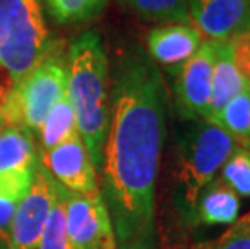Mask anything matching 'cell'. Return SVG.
<instances>
[{"instance_id":"1","label":"cell","mask_w":250,"mask_h":249,"mask_svg":"<svg viewBox=\"0 0 250 249\" xmlns=\"http://www.w3.org/2000/svg\"><path fill=\"white\" fill-rule=\"evenodd\" d=\"M104 146L105 204L121 249H152L155 186L167 135V88L141 47L125 50L111 79Z\"/></svg>"},{"instance_id":"2","label":"cell","mask_w":250,"mask_h":249,"mask_svg":"<svg viewBox=\"0 0 250 249\" xmlns=\"http://www.w3.org/2000/svg\"><path fill=\"white\" fill-rule=\"evenodd\" d=\"M66 65V96L76 115L79 136L97 168L102 165L110 125V67L97 31H86L71 42Z\"/></svg>"},{"instance_id":"3","label":"cell","mask_w":250,"mask_h":249,"mask_svg":"<svg viewBox=\"0 0 250 249\" xmlns=\"http://www.w3.org/2000/svg\"><path fill=\"white\" fill-rule=\"evenodd\" d=\"M237 144L221 126L207 120H194L179 142L176 170L178 203L183 214L195 217L202 191L216 178Z\"/></svg>"},{"instance_id":"4","label":"cell","mask_w":250,"mask_h":249,"mask_svg":"<svg viewBox=\"0 0 250 249\" xmlns=\"http://www.w3.org/2000/svg\"><path fill=\"white\" fill-rule=\"evenodd\" d=\"M54 50L41 0H0V70L15 84Z\"/></svg>"},{"instance_id":"5","label":"cell","mask_w":250,"mask_h":249,"mask_svg":"<svg viewBox=\"0 0 250 249\" xmlns=\"http://www.w3.org/2000/svg\"><path fill=\"white\" fill-rule=\"evenodd\" d=\"M68 65L55 49L15 84L0 116L7 125L39 131L45 116L66 96Z\"/></svg>"},{"instance_id":"6","label":"cell","mask_w":250,"mask_h":249,"mask_svg":"<svg viewBox=\"0 0 250 249\" xmlns=\"http://www.w3.org/2000/svg\"><path fill=\"white\" fill-rule=\"evenodd\" d=\"M66 230L73 249H118L104 194L65 193Z\"/></svg>"},{"instance_id":"7","label":"cell","mask_w":250,"mask_h":249,"mask_svg":"<svg viewBox=\"0 0 250 249\" xmlns=\"http://www.w3.org/2000/svg\"><path fill=\"white\" fill-rule=\"evenodd\" d=\"M216 47L218 42L204 39L195 54L176 73V105L179 113L188 120L208 118Z\"/></svg>"},{"instance_id":"8","label":"cell","mask_w":250,"mask_h":249,"mask_svg":"<svg viewBox=\"0 0 250 249\" xmlns=\"http://www.w3.org/2000/svg\"><path fill=\"white\" fill-rule=\"evenodd\" d=\"M57 183L37 165L28 194L20 201L12 224V249H39L41 236L49 219Z\"/></svg>"},{"instance_id":"9","label":"cell","mask_w":250,"mask_h":249,"mask_svg":"<svg viewBox=\"0 0 250 249\" xmlns=\"http://www.w3.org/2000/svg\"><path fill=\"white\" fill-rule=\"evenodd\" d=\"M188 8L207 41L228 42L250 31V0H188Z\"/></svg>"},{"instance_id":"10","label":"cell","mask_w":250,"mask_h":249,"mask_svg":"<svg viewBox=\"0 0 250 249\" xmlns=\"http://www.w3.org/2000/svg\"><path fill=\"white\" fill-rule=\"evenodd\" d=\"M42 160L47 170L68 191L76 194L99 191L95 165L79 135L55 146L54 149L44 151Z\"/></svg>"},{"instance_id":"11","label":"cell","mask_w":250,"mask_h":249,"mask_svg":"<svg viewBox=\"0 0 250 249\" xmlns=\"http://www.w3.org/2000/svg\"><path fill=\"white\" fill-rule=\"evenodd\" d=\"M202 41L200 31L190 23L158 24L147 36V55L153 63L176 75L197 52Z\"/></svg>"},{"instance_id":"12","label":"cell","mask_w":250,"mask_h":249,"mask_svg":"<svg viewBox=\"0 0 250 249\" xmlns=\"http://www.w3.org/2000/svg\"><path fill=\"white\" fill-rule=\"evenodd\" d=\"M247 86L242 73L234 62L231 41L218 42L216 57L213 65V75H211V96H210V109L207 121L215 123L218 113L223 107Z\"/></svg>"},{"instance_id":"13","label":"cell","mask_w":250,"mask_h":249,"mask_svg":"<svg viewBox=\"0 0 250 249\" xmlns=\"http://www.w3.org/2000/svg\"><path fill=\"white\" fill-rule=\"evenodd\" d=\"M239 209L241 196L221 178H215L200 194L195 220L204 225H232L239 219Z\"/></svg>"},{"instance_id":"14","label":"cell","mask_w":250,"mask_h":249,"mask_svg":"<svg viewBox=\"0 0 250 249\" xmlns=\"http://www.w3.org/2000/svg\"><path fill=\"white\" fill-rule=\"evenodd\" d=\"M36 167L33 133L23 126L7 125L0 136V173L34 170Z\"/></svg>"},{"instance_id":"15","label":"cell","mask_w":250,"mask_h":249,"mask_svg":"<svg viewBox=\"0 0 250 249\" xmlns=\"http://www.w3.org/2000/svg\"><path fill=\"white\" fill-rule=\"evenodd\" d=\"M215 125L221 126L239 147L250 149V88L239 91L218 113Z\"/></svg>"},{"instance_id":"16","label":"cell","mask_w":250,"mask_h":249,"mask_svg":"<svg viewBox=\"0 0 250 249\" xmlns=\"http://www.w3.org/2000/svg\"><path fill=\"white\" fill-rule=\"evenodd\" d=\"M37 133L41 135V142L44 151L54 149L55 146L79 135L76 115H74V110L68 96L62 97L54 105V109L45 116L44 123H42Z\"/></svg>"},{"instance_id":"17","label":"cell","mask_w":250,"mask_h":249,"mask_svg":"<svg viewBox=\"0 0 250 249\" xmlns=\"http://www.w3.org/2000/svg\"><path fill=\"white\" fill-rule=\"evenodd\" d=\"M141 20L155 24L190 23L188 0H120Z\"/></svg>"},{"instance_id":"18","label":"cell","mask_w":250,"mask_h":249,"mask_svg":"<svg viewBox=\"0 0 250 249\" xmlns=\"http://www.w3.org/2000/svg\"><path fill=\"white\" fill-rule=\"evenodd\" d=\"M57 24H79L97 18L108 0H41Z\"/></svg>"},{"instance_id":"19","label":"cell","mask_w":250,"mask_h":249,"mask_svg":"<svg viewBox=\"0 0 250 249\" xmlns=\"http://www.w3.org/2000/svg\"><path fill=\"white\" fill-rule=\"evenodd\" d=\"M65 193L66 189L62 184H57L55 199L42 231L39 249H73L66 230Z\"/></svg>"},{"instance_id":"20","label":"cell","mask_w":250,"mask_h":249,"mask_svg":"<svg viewBox=\"0 0 250 249\" xmlns=\"http://www.w3.org/2000/svg\"><path fill=\"white\" fill-rule=\"evenodd\" d=\"M221 180L239 196L250 198V149L236 147L221 168Z\"/></svg>"},{"instance_id":"21","label":"cell","mask_w":250,"mask_h":249,"mask_svg":"<svg viewBox=\"0 0 250 249\" xmlns=\"http://www.w3.org/2000/svg\"><path fill=\"white\" fill-rule=\"evenodd\" d=\"M192 249H250V220L244 215L234 222L220 238L197 245Z\"/></svg>"},{"instance_id":"22","label":"cell","mask_w":250,"mask_h":249,"mask_svg":"<svg viewBox=\"0 0 250 249\" xmlns=\"http://www.w3.org/2000/svg\"><path fill=\"white\" fill-rule=\"evenodd\" d=\"M234 62L250 88V31L231 41Z\"/></svg>"},{"instance_id":"23","label":"cell","mask_w":250,"mask_h":249,"mask_svg":"<svg viewBox=\"0 0 250 249\" xmlns=\"http://www.w3.org/2000/svg\"><path fill=\"white\" fill-rule=\"evenodd\" d=\"M17 203L0 198V243L12 246V224L17 212Z\"/></svg>"},{"instance_id":"24","label":"cell","mask_w":250,"mask_h":249,"mask_svg":"<svg viewBox=\"0 0 250 249\" xmlns=\"http://www.w3.org/2000/svg\"><path fill=\"white\" fill-rule=\"evenodd\" d=\"M5 126H7V123L3 121V118L0 116V136H2V133H3V130H5Z\"/></svg>"},{"instance_id":"25","label":"cell","mask_w":250,"mask_h":249,"mask_svg":"<svg viewBox=\"0 0 250 249\" xmlns=\"http://www.w3.org/2000/svg\"><path fill=\"white\" fill-rule=\"evenodd\" d=\"M246 217H247V219L250 220V212H249V214H246Z\"/></svg>"}]
</instances>
